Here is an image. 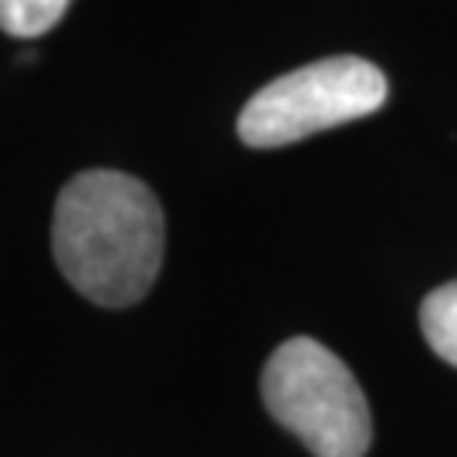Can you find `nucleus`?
I'll list each match as a JSON object with an SVG mask.
<instances>
[{"label":"nucleus","mask_w":457,"mask_h":457,"mask_svg":"<svg viewBox=\"0 0 457 457\" xmlns=\"http://www.w3.org/2000/svg\"><path fill=\"white\" fill-rule=\"evenodd\" d=\"M51 247L75 292L105 309L136 305L163 264V211L143 180L88 170L65 183Z\"/></svg>","instance_id":"1"},{"label":"nucleus","mask_w":457,"mask_h":457,"mask_svg":"<svg viewBox=\"0 0 457 457\" xmlns=\"http://www.w3.org/2000/svg\"><path fill=\"white\" fill-rule=\"evenodd\" d=\"M262 396L268 413L315 457H362L370 451L373 417L356 376L309 336L288 339L271 353Z\"/></svg>","instance_id":"2"},{"label":"nucleus","mask_w":457,"mask_h":457,"mask_svg":"<svg viewBox=\"0 0 457 457\" xmlns=\"http://www.w3.org/2000/svg\"><path fill=\"white\" fill-rule=\"evenodd\" d=\"M386 75L356 54L322 58L268 82L237 115V136L251 149H278L322 129L373 115L386 102Z\"/></svg>","instance_id":"3"},{"label":"nucleus","mask_w":457,"mask_h":457,"mask_svg":"<svg viewBox=\"0 0 457 457\" xmlns=\"http://www.w3.org/2000/svg\"><path fill=\"white\" fill-rule=\"evenodd\" d=\"M420 328L427 345L444 362L457 366V281H447L427 295L420 305Z\"/></svg>","instance_id":"4"},{"label":"nucleus","mask_w":457,"mask_h":457,"mask_svg":"<svg viewBox=\"0 0 457 457\" xmlns=\"http://www.w3.org/2000/svg\"><path fill=\"white\" fill-rule=\"evenodd\" d=\"M68 7L71 0H0V31L31 41L51 31Z\"/></svg>","instance_id":"5"}]
</instances>
